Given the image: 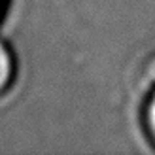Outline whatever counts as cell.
Here are the masks:
<instances>
[{
	"label": "cell",
	"mask_w": 155,
	"mask_h": 155,
	"mask_svg": "<svg viewBox=\"0 0 155 155\" xmlns=\"http://www.w3.org/2000/svg\"><path fill=\"white\" fill-rule=\"evenodd\" d=\"M12 74H13L12 51L2 44V40H0V95L8 89V85L12 81Z\"/></svg>",
	"instance_id": "6da1fadb"
},
{
	"label": "cell",
	"mask_w": 155,
	"mask_h": 155,
	"mask_svg": "<svg viewBox=\"0 0 155 155\" xmlns=\"http://www.w3.org/2000/svg\"><path fill=\"white\" fill-rule=\"evenodd\" d=\"M146 125L155 138V93L148 98V104H146Z\"/></svg>",
	"instance_id": "7a4b0ae2"
}]
</instances>
